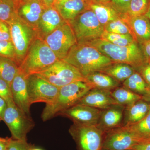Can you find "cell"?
<instances>
[{"label": "cell", "instance_id": "51", "mask_svg": "<svg viewBox=\"0 0 150 150\" xmlns=\"http://www.w3.org/2000/svg\"><path fill=\"white\" fill-rule=\"evenodd\" d=\"M86 1H89V0H86Z\"/></svg>", "mask_w": 150, "mask_h": 150}, {"label": "cell", "instance_id": "10", "mask_svg": "<svg viewBox=\"0 0 150 150\" xmlns=\"http://www.w3.org/2000/svg\"><path fill=\"white\" fill-rule=\"evenodd\" d=\"M43 40L59 60L64 59L72 47L77 43L72 28L68 23L51 33Z\"/></svg>", "mask_w": 150, "mask_h": 150}, {"label": "cell", "instance_id": "47", "mask_svg": "<svg viewBox=\"0 0 150 150\" xmlns=\"http://www.w3.org/2000/svg\"><path fill=\"white\" fill-rule=\"evenodd\" d=\"M99 2L104 3V4H109L110 3V0H95Z\"/></svg>", "mask_w": 150, "mask_h": 150}, {"label": "cell", "instance_id": "22", "mask_svg": "<svg viewBox=\"0 0 150 150\" xmlns=\"http://www.w3.org/2000/svg\"><path fill=\"white\" fill-rule=\"evenodd\" d=\"M55 8L63 19L69 23L88 9L87 2L86 0H70Z\"/></svg>", "mask_w": 150, "mask_h": 150}, {"label": "cell", "instance_id": "46", "mask_svg": "<svg viewBox=\"0 0 150 150\" xmlns=\"http://www.w3.org/2000/svg\"><path fill=\"white\" fill-rule=\"evenodd\" d=\"M144 16L146 17L150 21V4L149 6L148 10L147 11L146 13L145 14Z\"/></svg>", "mask_w": 150, "mask_h": 150}, {"label": "cell", "instance_id": "12", "mask_svg": "<svg viewBox=\"0 0 150 150\" xmlns=\"http://www.w3.org/2000/svg\"><path fill=\"white\" fill-rule=\"evenodd\" d=\"M28 91L30 104L36 103L49 104L56 98L59 88L35 75L27 78Z\"/></svg>", "mask_w": 150, "mask_h": 150}, {"label": "cell", "instance_id": "37", "mask_svg": "<svg viewBox=\"0 0 150 150\" xmlns=\"http://www.w3.org/2000/svg\"><path fill=\"white\" fill-rule=\"evenodd\" d=\"M0 40L11 41L9 25L2 21H0Z\"/></svg>", "mask_w": 150, "mask_h": 150}, {"label": "cell", "instance_id": "29", "mask_svg": "<svg viewBox=\"0 0 150 150\" xmlns=\"http://www.w3.org/2000/svg\"><path fill=\"white\" fill-rule=\"evenodd\" d=\"M127 126L142 141L150 139V109L147 115L141 121Z\"/></svg>", "mask_w": 150, "mask_h": 150}, {"label": "cell", "instance_id": "3", "mask_svg": "<svg viewBox=\"0 0 150 150\" xmlns=\"http://www.w3.org/2000/svg\"><path fill=\"white\" fill-rule=\"evenodd\" d=\"M85 43L96 48L113 63L127 64L136 71L146 63L141 46L137 42L125 46H117L101 38Z\"/></svg>", "mask_w": 150, "mask_h": 150}, {"label": "cell", "instance_id": "25", "mask_svg": "<svg viewBox=\"0 0 150 150\" xmlns=\"http://www.w3.org/2000/svg\"><path fill=\"white\" fill-rule=\"evenodd\" d=\"M123 86L142 96L146 94L150 90L149 86L137 71L123 82Z\"/></svg>", "mask_w": 150, "mask_h": 150}, {"label": "cell", "instance_id": "11", "mask_svg": "<svg viewBox=\"0 0 150 150\" xmlns=\"http://www.w3.org/2000/svg\"><path fill=\"white\" fill-rule=\"evenodd\" d=\"M141 141L128 126H121L104 132L102 149L107 150L130 149Z\"/></svg>", "mask_w": 150, "mask_h": 150}, {"label": "cell", "instance_id": "38", "mask_svg": "<svg viewBox=\"0 0 150 150\" xmlns=\"http://www.w3.org/2000/svg\"><path fill=\"white\" fill-rule=\"evenodd\" d=\"M137 71L150 87V63H146Z\"/></svg>", "mask_w": 150, "mask_h": 150}, {"label": "cell", "instance_id": "30", "mask_svg": "<svg viewBox=\"0 0 150 150\" xmlns=\"http://www.w3.org/2000/svg\"><path fill=\"white\" fill-rule=\"evenodd\" d=\"M18 0H0V21L8 23L17 16Z\"/></svg>", "mask_w": 150, "mask_h": 150}, {"label": "cell", "instance_id": "33", "mask_svg": "<svg viewBox=\"0 0 150 150\" xmlns=\"http://www.w3.org/2000/svg\"><path fill=\"white\" fill-rule=\"evenodd\" d=\"M0 56L12 59L18 64L15 49L11 41L0 40Z\"/></svg>", "mask_w": 150, "mask_h": 150}, {"label": "cell", "instance_id": "48", "mask_svg": "<svg viewBox=\"0 0 150 150\" xmlns=\"http://www.w3.org/2000/svg\"><path fill=\"white\" fill-rule=\"evenodd\" d=\"M30 150H43L39 148L35 147L34 146H33L30 149Z\"/></svg>", "mask_w": 150, "mask_h": 150}, {"label": "cell", "instance_id": "50", "mask_svg": "<svg viewBox=\"0 0 150 150\" xmlns=\"http://www.w3.org/2000/svg\"><path fill=\"white\" fill-rule=\"evenodd\" d=\"M102 150H107L103 149H102Z\"/></svg>", "mask_w": 150, "mask_h": 150}, {"label": "cell", "instance_id": "52", "mask_svg": "<svg viewBox=\"0 0 150 150\" xmlns=\"http://www.w3.org/2000/svg\"></svg>", "mask_w": 150, "mask_h": 150}, {"label": "cell", "instance_id": "9", "mask_svg": "<svg viewBox=\"0 0 150 150\" xmlns=\"http://www.w3.org/2000/svg\"><path fill=\"white\" fill-rule=\"evenodd\" d=\"M69 132L77 150H102L104 133L97 126L74 123Z\"/></svg>", "mask_w": 150, "mask_h": 150}, {"label": "cell", "instance_id": "36", "mask_svg": "<svg viewBox=\"0 0 150 150\" xmlns=\"http://www.w3.org/2000/svg\"><path fill=\"white\" fill-rule=\"evenodd\" d=\"M131 0H110L113 8L122 14H126Z\"/></svg>", "mask_w": 150, "mask_h": 150}, {"label": "cell", "instance_id": "45", "mask_svg": "<svg viewBox=\"0 0 150 150\" xmlns=\"http://www.w3.org/2000/svg\"><path fill=\"white\" fill-rule=\"evenodd\" d=\"M142 99L150 104V90L146 94L142 96Z\"/></svg>", "mask_w": 150, "mask_h": 150}, {"label": "cell", "instance_id": "41", "mask_svg": "<svg viewBox=\"0 0 150 150\" xmlns=\"http://www.w3.org/2000/svg\"><path fill=\"white\" fill-rule=\"evenodd\" d=\"M7 107V103L6 100L0 97V121H3L4 114Z\"/></svg>", "mask_w": 150, "mask_h": 150}, {"label": "cell", "instance_id": "35", "mask_svg": "<svg viewBox=\"0 0 150 150\" xmlns=\"http://www.w3.org/2000/svg\"><path fill=\"white\" fill-rule=\"evenodd\" d=\"M32 146L27 141L14 140L11 138L7 150H30Z\"/></svg>", "mask_w": 150, "mask_h": 150}, {"label": "cell", "instance_id": "43", "mask_svg": "<svg viewBox=\"0 0 150 150\" xmlns=\"http://www.w3.org/2000/svg\"><path fill=\"white\" fill-rule=\"evenodd\" d=\"M47 7L53 6L55 0H40Z\"/></svg>", "mask_w": 150, "mask_h": 150}, {"label": "cell", "instance_id": "40", "mask_svg": "<svg viewBox=\"0 0 150 150\" xmlns=\"http://www.w3.org/2000/svg\"><path fill=\"white\" fill-rule=\"evenodd\" d=\"M146 63H150V40L140 43Z\"/></svg>", "mask_w": 150, "mask_h": 150}, {"label": "cell", "instance_id": "16", "mask_svg": "<svg viewBox=\"0 0 150 150\" xmlns=\"http://www.w3.org/2000/svg\"><path fill=\"white\" fill-rule=\"evenodd\" d=\"M67 23L54 6L46 8L38 25V37L44 39L46 36Z\"/></svg>", "mask_w": 150, "mask_h": 150}, {"label": "cell", "instance_id": "39", "mask_svg": "<svg viewBox=\"0 0 150 150\" xmlns=\"http://www.w3.org/2000/svg\"><path fill=\"white\" fill-rule=\"evenodd\" d=\"M130 149L134 150H150V139L143 140L139 142Z\"/></svg>", "mask_w": 150, "mask_h": 150}, {"label": "cell", "instance_id": "15", "mask_svg": "<svg viewBox=\"0 0 150 150\" xmlns=\"http://www.w3.org/2000/svg\"><path fill=\"white\" fill-rule=\"evenodd\" d=\"M11 89L15 104L25 113L30 116L31 105L28 91L27 78L20 70L12 82Z\"/></svg>", "mask_w": 150, "mask_h": 150}, {"label": "cell", "instance_id": "20", "mask_svg": "<svg viewBox=\"0 0 150 150\" xmlns=\"http://www.w3.org/2000/svg\"><path fill=\"white\" fill-rule=\"evenodd\" d=\"M128 23L134 40L140 43L150 40V21L145 16L129 17Z\"/></svg>", "mask_w": 150, "mask_h": 150}, {"label": "cell", "instance_id": "5", "mask_svg": "<svg viewBox=\"0 0 150 150\" xmlns=\"http://www.w3.org/2000/svg\"><path fill=\"white\" fill-rule=\"evenodd\" d=\"M60 88L76 81L87 82L77 68L64 60H59L42 71L35 74Z\"/></svg>", "mask_w": 150, "mask_h": 150}, {"label": "cell", "instance_id": "14", "mask_svg": "<svg viewBox=\"0 0 150 150\" xmlns=\"http://www.w3.org/2000/svg\"><path fill=\"white\" fill-rule=\"evenodd\" d=\"M46 8L40 0H18L17 15L37 31L38 22Z\"/></svg>", "mask_w": 150, "mask_h": 150}, {"label": "cell", "instance_id": "13", "mask_svg": "<svg viewBox=\"0 0 150 150\" xmlns=\"http://www.w3.org/2000/svg\"><path fill=\"white\" fill-rule=\"evenodd\" d=\"M101 110L85 105L77 104L61 111L57 115L69 118L74 123L96 126L98 123Z\"/></svg>", "mask_w": 150, "mask_h": 150}, {"label": "cell", "instance_id": "31", "mask_svg": "<svg viewBox=\"0 0 150 150\" xmlns=\"http://www.w3.org/2000/svg\"><path fill=\"white\" fill-rule=\"evenodd\" d=\"M100 38L114 45L121 46H129L136 42L130 34H118L105 30Z\"/></svg>", "mask_w": 150, "mask_h": 150}, {"label": "cell", "instance_id": "44", "mask_svg": "<svg viewBox=\"0 0 150 150\" xmlns=\"http://www.w3.org/2000/svg\"><path fill=\"white\" fill-rule=\"evenodd\" d=\"M70 1V0H55L53 6L55 7L58 6L62 4H64V3L68 1Z\"/></svg>", "mask_w": 150, "mask_h": 150}, {"label": "cell", "instance_id": "2", "mask_svg": "<svg viewBox=\"0 0 150 150\" xmlns=\"http://www.w3.org/2000/svg\"><path fill=\"white\" fill-rule=\"evenodd\" d=\"M93 86L88 82L76 81L60 88L53 102L46 104L41 114L43 121L57 116L61 111L78 104L80 100Z\"/></svg>", "mask_w": 150, "mask_h": 150}, {"label": "cell", "instance_id": "28", "mask_svg": "<svg viewBox=\"0 0 150 150\" xmlns=\"http://www.w3.org/2000/svg\"><path fill=\"white\" fill-rule=\"evenodd\" d=\"M104 28L105 31L106 32L125 35L130 34L133 37V34L128 23L126 14H123L119 18L110 22Z\"/></svg>", "mask_w": 150, "mask_h": 150}, {"label": "cell", "instance_id": "21", "mask_svg": "<svg viewBox=\"0 0 150 150\" xmlns=\"http://www.w3.org/2000/svg\"><path fill=\"white\" fill-rule=\"evenodd\" d=\"M150 109V104L143 99L125 106L123 126H130L139 122L147 115Z\"/></svg>", "mask_w": 150, "mask_h": 150}, {"label": "cell", "instance_id": "24", "mask_svg": "<svg viewBox=\"0 0 150 150\" xmlns=\"http://www.w3.org/2000/svg\"><path fill=\"white\" fill-rule=\"evenodd\" d=\"M136 70L124 63H114L103 70L101 72L109 75L119 83H123L133 74Z\"/></svg>", "mask_w": 150, "mask_h": 150}, {"label": "cell", "instance_id": "49", "mask_svg": "<svg viewBox=\"0 0 150 150\" xmlns=\"http://www.w3.org/2000/svg\"><path fill=\"white\" fill-rule=\"evenodd\" d=\"M126 150H132V149H128Z\"/></svg>", "mask_w": 150, "mask_h": 150}, {"label": "cell", "instance_id": "34", "mask_svg": "<svg viewBox=\"0 0 150 150\" xmlns=\"http://www.w3.org/2000/svg\"><path fill=\"white\" fill-rule=\"evenodd\" d=\"M0 97L6 100L7 104L14 103L10 86L8 84L0 77Z\"/></svg>", "mask_w": 150, "mask_h": 150}, {"label": "cell", "instance_id": "18", "mask_svg": "<svg viewBox=\"0 0 150 150\" xmlns=\"http://www.w3.org/2000/svg\"><path fill=\"white\" fill-rule=\"evenodd\" d=\"M111 92L96 88L92 89L78 104L85 105L100 110L105 109L117 104L111 96Z\"/></svg>", "mask_w": 150, "mask_h": 150}, {"label": "cell", "instance_id": "23", "mask_svg": "<svg viewBox=\"0 0 150 150\" xmlns=\"http://www.w3.org/2000/svg\"><path fill=\"white\" fill-rule=\"evenodd\" d=\"M85 78L87 82L92 85L94 88L111 91L120 87V83L101 72L92 73Z\"/></svg>", "mask_w": 150, "mask_h": 150}, {"label": "cell", "instance_id": "32", "mask_svg": "<svg viewBox=\"0 0 150 150\" xmlns=\"http://www.w3.org/2000/svg\"><path fill=\"white\" fill-rule=\"evenodd\" d=\"M150 4V0H131L126 15L129 17L144 16Z\"/></svg>", "mask_w": 150, "mask_h": 150}, {"label": "cell", "instance_id": "1", "mask_svg": "<svg viewBox=\"0 0 150 150\" xmlns=\"http://www.w3.org/2000/svg\"><path fill=\"white\" fill-rule=\"evenodd\" d=\"M76 67L84 77L95 72H101L113 64L109 58L86 43H77L63 59Z\"/></svg>", "mask_w": 150, "mask_h": 150}, {"label": "cell", "instance_id": "8", "mask_svg": "<svg viewBox=\"0 0 150 150\" xmlns=\"http://www.w3.org/2000/svg\"><path fill=\"white\" fill-rule=\"evenodd\" d=\"M3 121L8 126L13 139L27 141V134L35 126L31 116L25 113L15 103L7 104Z\"/></svg>", "mask_w": 150, "mask_h": 150}, {"label": "cell", "instance_id": "26", "mask_svg": "<svg viewBox=\"0 0 150 150\" xmlns=\"http://www.w3.org/2000/svg\"><path fill=\"white\" fill-rule=\"evenodd\" d=\"M19 70V66L15 61L0 56V77L10 86Z\"/></svg>", "mask_w": 150, "mask_h": 150}, {"label": "cell", "instance_id": "19", "mask_svg": "<svg viewBox=\"0 0 150 150\" xmlns=\"http://www.w3.org/2000/svg\"><path fill=\"white\" fill-rule=\"evenodd\" d=\"M86 1L88 9L93 12L103 27L110 22L119 18L123 15L117 11L112 7L111 3L104 4L96 1L95 0Z\"/></svg>", "mask_w": 150, "mask_h": 150}, {"label": "cell", "instance_id": "42", "mask_svg": "<svg viewBox=\"0 0 150 150\" xmlns=\"http://www.w3.org/2000/svg\"><path fill=\"white\" fill-rule=\"evenodd\" d=\"M11 138L0 137V150H7Z\"/></svg>", "mask_w": 150, "mask_h": 150}, {"label": "cell", "instance_id": "6", "mask_svg": "<svg viewBox=\"0 0 150 150\" xmlns=\"http://www.w3.org/2000/svg\"><path fill=\"white\" fill-rule=\"evenodd\" d=\"M8 24L11 41L15 49L17 62L19 66L30 46L38 37L37 32L35 28L18 16L17 15Z\"/></svg>", "mask_w": 150, "mask_h": 150}, {"label": "cell", "instance_id": "17", "mask_svg": "<svg viewBox=\"0 0 150 150\" xmlns=\"http://www.w3.org/2000/svg\"><path fill=\"white\" fill-rule=\"evenodd\" d=\"M125 106L115 104L101 110L97 126L103 133L123 126Z\"/></svg>", "mask_w": 150, "mask_h": 150}, {"label": "cell", "instance_id": "7", "mask_svg": "<svg viewBox=\"0 0 150 150\" xmlns=\"http://www.w3.org/2000/svg\"><path fill=\"white\" fill-rule=\"evenodd\" d=\"M69 23L72 28L78 43L100 38L104 31V27L90 9L83 12Z\"/></svg>", "mask_w": 150, "mask_h": 150}, {"label": "cell", "instance_id": "27", "mask_svg": "<svg viewBox=\"0 0 150 150\" xmlns=\"http://www.w3.org/2000/svg\"><path fill=\"white\" fill-rule=\"evenodd\" d=\"M111 96L117 104L127 106L142 99V96L130 90L118 87L111 92Z\"/></svg>", "mask_w": 150, "mask_h": 150}, {"label": "cell", "instance_id": "4", "mask_svg": "<svg viewBox=\"0 0 150 150\" xmlns=\"http://www.w3.org/2000/svg\"><path fill=\"white\" fill-rule=\"evenodd\" d=\"M59 60L44 40L38 37L30 46L19 70L28 78L46 69Z\"/></svg>", "mask_w": 150, "mask_h": 150}]
</instances>
